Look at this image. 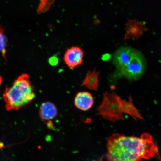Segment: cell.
Wrapping results in <instances>:
<instances>
[{"mask_svg":"<svg viewBox=\"0 0 161 161\" xmlns=\"http://www.w3.org/2000/svg\"><path fill=\"white\" fill-rule=\"evenodd\" d=\"M106 147L108 161H142L155 156L160 158L158 145L147 133L140 137L114 134L108 139Z\"/></svg>","mask_w":161,"mask_h":161,"instance_id":"1","label":"cell"},{"mask_svg":"<svg viewBox=\"0 0 161 161\" xmlns=\"http://www.w3.org/2000/svg\"><path fill=\"white\" fill-rule=\"evenodd\" d=\"M7 110H18L35 98V90L27 74L20 75L11 87L6 88L3 95Z\"/></svg>","mask_w":161,"mask_h":161,"instance_id":"2","label":"cell"},{"mask_svg":"<svg viewBox=\"0 0 161 161\" xmlns=\"http://www.w3.org/2000/svg\"><path fill=\"white\" fill-rule=\"evenodd\" d=\"M120 97L114 92H104L102 102L97 108V114L112 122L124 120L119 102Z\"/></svg>","mask_w":161,"mask_h":161,"instance_id":"3","label":"cell"},{"mask_svg":"<svg viewBox=\"0 0 161 161\" xmlns=\"http://www.w3.org/2000/svg\"><path fill=\"white\" fill-rule=\"evenodd\" d=\"M146 68V60L142 54L137 51L130 63L118 71L122 77L136 80L144 74Z\"/></svg>","mask_w":161,"mask_h":161,"instance_id":"4","label":"cell"},{"mask_svg":"<svg viewBox=\"0 0 161 161\" xmlns=\"http://www.w3.org/2000/svg\"><path fill=\"white\" fill-rule=\"evenodd\" d=\"M84 58L83 50L78 46H74L66 50L63 59L68 67L70 69H75L82 65Z\"/></svg>","mask_w":161,"mask_h":161,"instance_id":"5","label":"cell"},{"mask_svg":"<svg viewBox=\"0 0 161 161\" xmlns=\"http://www.w3.org/2000/svg\"><path fill=\"white\" fill-rule=\"evenodd\" d=\"M137 51L128 47H122L117 50L113 56L112 60L118 70L129 63Z\"/></svg>","mask_w":161,"mask_h":161,"instance_id":"6","label":"cell"},{"mask_svg":"<svg viewBox=\"0 0 161 161\" xmlns=\"http://www.w3.org/2000/svg\"><path fill=\"white\" fill-rule=\"evenodd\" d=\"M94 99L92 94L86 91L80 92L76 94L74 100V104L78 109L86 111L92 107Z\"/></svg>","mask_w":161,"mask_h":161,"instance_id":"7","label":"cell"},{"mask_svg":"<svg viewBox=\"0 0 161 161\" xmlns=\"http://www.w3.org/2000/svg\"><path fill=\"white\" fill-rule=\"evenodd\" d=\"M39 114L42 121L45 122H50L57 116V108L52 102H44L40 106Z\"/></svg>","mask_w":161,"mask_h":161,"instance_id":"8","label":"cell"},{"mask_svg":"<svg viewBox=\"0 0 161 161\" xmlns=\"http://www.w3.org/2000/svg\"><path fill=\"white\" fill-rule=\"evenodd\" d=\"M119 102L123 113L128 114L136 121L138 119L144 120L143 118L133 103L131 96L129 97L128 101H125L120 97Z\"/></svg>","mask_w":161,"mask_h":161,"instance_id":"9","label":"cell"},{"mask_svg":"<svg viewBox=\"0 0 161 161\" xmlns=\"http://www.w3.org/2000/svg\"><path fill=\"white\" fill-rule=\"evenodd\" d=\"M100 72L98 71L96 68L92 71H88L80 86H84L88 89L97 91L99 86V76Z\"/></svg>","mask_w":161,"mask_h":161,"instance_id":"10","label":"cell"},{"mask_svg":"<svg viewBox=\"0 0 161 161\" xmlns=\"http://www.w3.org/2000/svg\"><path fill=\"white\" fill-rule=\"evenodd\" d=\"M144 30V25L143 24L135 21H129L126 25L127 33L126 34L125 39H138L142 35Z\"/></svg>","mask_w":161,"mask_h":161,"instance_id":"11","label":"cell"},{"mask_svg":"<svg viewBox=\"0 0 161 161\" xmlns=\"http://www.w3.org/2000/svg\"><path fill=\"white\" fill-rule=\"evenodd\" d=\"M40 3L37 9V13L39 14L47 11L54 3L55 0H40Z\"/></svg>","mask_w":161,"mask_h":161,"instance_id":"12","label":"cell"},{"mask_svg":"<svg viewBox=\"0 0 161 161\" xmlns=\"http://www.w3.org/2000/svg\"><path fill=\"white\" fill-rule=\"evenodd\" d=\"M4 29L0 31V52L3 57H5L6 47L7 45V39L3 34Z\"/></svg>","mask_w":161,"mask_h":161,"instance_id":"13","label":"cell"},{"mask_svg":"<svg viewBox=\"0 0 161 161\" xmlns=\"http://www.w3.org/2000/svg\"><path fill=\"white\" fill-rule=\"evenodd\" d=\"M2 82V78L1 76H0V86L1 85V84Z\"/></svg>","mask_w":161,"mask_h":161,"instance_id":"14","label":"cell"},{"mask_svg":"<svg viewBox=\"0 0 161 161\" xmlns=\"http://www.w3.org/2000/svg\"><path fill=\"white\" fill-rule=\"evenodd\" d=\"M4 29V28L2 27H0V31H2V30Z\"/></svg>","mask_w":161,"mask_h":161,"instance_id":"15","label":"cell"}]
</instances>
